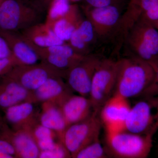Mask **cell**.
<instances>
[{"label":"cell","instance_id":"cell-1","mask_svg":"<svg viewBox=\"0 0 158 158\" xmlns=\"http://www.w3.org/2000/svg\"><path fill=\"white\" fill-rule=\"evenodd\" d=\"M114 94L127 99L140 97L154 77V69L148 62L134 56L118 60Z\"/></svg>","mask_w":158,"mask_h":158},{"label":"cell","instance_id":"cell-2","mask_svg":"<svg viewBox=\"0 0 158 158\" xmlns=\"http://www.w3.org/2000/svg\"><path fill=\"white\" fill-rule=\"evenodd\" d=\"M155 134H136L125 131L106 136V147L110 157L147 158L152 147Z\"/></svg>","mask_w":158,"mask_h":158},{"label":"cell","instance_id":"cell-3","mask_svg":"<svg viewBox=\"0 0 158 158\" xmlns=\"http://www.w3.org/2000/svg\"><path fill=\"white\" fill-rule=\"evenodd\" d=\"M42 11L24 0H5L0 6V29L22 31L40 23Z\"/></svg>","mask_w":158,"mask_h":158},{"label":"cell","instance_id":"cell-4","mask_svg":"<svg viewBox=\"0 0 158 158\" xmlns=\"http://www.w3.org/2000/svg\"><path fill=\"white\" fill-rule=\"evenodd\" d=\"M118 60L102 59L92 79L89 98L94 112L100 111L114 94L118 73Z\"/></svg>","mask_w":158,"mask_h":158},{"label":"cell","instance_id":"cell-5","mask_svg":"<svg viewBox=\"0 0 158 158\" xmlns=\"http://www.w3.org/2000/svg\"><path fill=\"white\" fill-rule=\"evenodd\" d=\"M125 40L136 56L152 65L158 62V30L152 24L139 20Z\"/></svg>","mask_w":158,"mask_h":158},{"label":"cell","instance_id":"cell-6","mask_svg":"<svg viewBox=\"0 0 158 158\" xmlns=\"http://www.w3.org/2000/svg\"><path fill=\"white\" fill-rule=\"evenodd\" d=\"M98 115L93 112L88 118L70 125L65 130L61 141L71 158L85 146L99 139L102 125Z\"/></svg>","mask_w":158,"mask_h":158},{"label":"cell","instance_id":"cell-7","mask_svg":"<svg viewBox=\"0 0 158 158\" xmlns=\"http://www.w3.org/2000/svg\"><path fill=\"white\" fill-rule=\"evenodd\" d=\"M158 130V96L141 97L131 107L126 131L136 134L155 133Z\"/></svg>","mask_w":158,"mask_h":158},{"label":"cell","instance_id":"cell-8","mask_svg":"<svg viewBox=\"0 0 158 158\" xmlns=\"http://www.w3.org/2000/svg\"><path fill=\"white\" fill-rule=\"evenodd\" d=\"M65 71L58 69L41 61L40 63L32 65H16L4 76L32 92L50 78L60 77L65 79Z\"/></svg>","mask_w":158,"mask_h":158},{"label":"cell","instance_id":"cell-9","mask_svg":"<svg viewBox=\"0 0 158 158\" xmlns=\"http://www.w3.org/2000/svg\"><path fill=\"white\" fill-rule=\"evenodd\" d=\"M131 107L128 99L116 94L106 102L99 113L106 130V136L126 131V123Z\"/></svg>","mask_w":158,"mask_h":158},{"label":"cell","instance_id":"cell-10","mask_svg":"<svg viewBox=\"0 0 158 158\" xmlns=\"http://www.w3.org/2000/svg\"><path fill=\"white\" fill-rule=\"evenodd\" d=\"M102 58L88 55L75 65L66 71L65 79L73 91L89 97L92 79Z\"/></svg>","mask_w":158,"mask_h":158},{"label":"cell","instance_id":"cell-11","mask_svg":"<svg viewBox=\"0 0 158 158\" xmlns=\"http://www.w3.org/2000/svg\"><path fill=\"white\" fill-rule=\"evenodd\" d=\"M83 10L97 36L100 37H107L115 31L121 16L120 11L115 5L102 7L88 5L83 8Z\"/></svg>","mask_w":158,"mask_h":158},{"label":"cell","instance_id":"cell-12","mask_svg":"<svg viewBox=\"0 0 158 158\" xmlns=\"http://www.w3.org/2000/svg\"><path fill=\"white\" fill-rule=\"evenodd\" d=\"M62 77L50 78L37 89L32 92L31 101L34 103L51 102L61 104L71 94L73 91Z\"/></svg>","mask_w":158,"mask_h":158},{"label":"cell","instance_id":"cell-13","mask_svg":"<svg viewBox=\"0 0 158 158\" xmlns=\"http://www.w3.org/2000/svg\"><path fill=\"white\" fill-rule=\"evenodd\" d=\"M36 103L30 101L20 103L4 110L6 121L12 130H29L38 122Z\"/></svg>","mask_w":158,"mask_h":158},{"label":"cell","instance_id":"cell-14","mask_svg":"<svg viewBox=\"0 0 158 158\" xmlns=\"http://www.w3.org/2000/svg\"><path fill=\"white\" fill-rule=\"evenodd\" d=\"M11 142L16 151V157L39 158L40 151L29 130L14 131L6 127L0 135Z\"/></svg>","mask_w":158,"mask_h":158},{"label":"cell","instance_id":"cell-15","mask_svg":"<svg viewBox=\"0 0 158 158\" xmlns=\"http://www.w3.org/2000/svg\"><path fill=\"white\" fill-rule=\"evenodd\" d=\"M69 126L85 120L93 113L89 97L71 94L59 105Z\"/></svg>","mask_w":158,"mask_h":158},{"label":"cell","instance_id":"cell-16","mask_svg":"<svg viewBox=\"0 0 158 158\" xmlns=\"http://www.w3.org/2000/svg\"><path fill=\"white\" fill-rule=\"evenodd\" d=\"M0 81V109L3 111L26 101L31 102L32 92L5 76Z\"/></svg>","mask_w":158,"mask_h":158},{"label":"cell","instance_id":"cell-17","mask_svg":"<svg viewBox=\"0 0 158 158\" xmlns=\"http://www.w3.org/2000/svg\"><path fill=\"white\" fill-rule=\"evenodd\" d=\"M16 31L0 29V35L8 44L11 52L22 65H32L37 63L39 57L27 43L21 34Z\"/></svg>","mask_w":158,"mask_h":158},{"label":"cell","instance_id":"cell-18","mask_svg":"<svg viewBox=\"0 0 158 158\" xmlns=\"http://www.w3.org/2000/svg\"><path fill=\"white\" fill-rule=\"evenodd\" d=\"M41 104V111L38 114L39 123L55 132L61 141L69 126L61 108L56 104L51 102Z\"/></svg>","mask_w":158,"mask_h":158},{"label":"cell","instance_id":"cell-19","mask_svg":"<svg viewBox=\"0 0 158 158\" xmlns=\"http://www.w3.org/2000/svg\"><path fill=\"white\" fill-rule=\"evenodd\" d=\"M25 39L34 45L40 47H48L65 43L57 37L48 26L38 23L21 31Z\"/></svg>","mask_w":158,"mask_h":158},{"label":"cell","instance_id":"cell-20","mask_svg":"<svg viewBox=\"0 0 158 158\" xmlns=\"http://www.w3.org/2000/svg\"><path fill=\"white\" fill-rule=\"evenodd\" d=\"M96 36L93 26L86 19L82 21L74 31L68 44L77 53L87 56L89 55L90 46Z\"/></svg>","mask_w":158,"mask_h":158},{"label":"cell","instance_id":"cell-21","mask_svg":"<svg viewBox=\"0 0 158 158\" xmlns=\"http://www.w3.org/2000/svg\"><path fill=\"white\" fill-rule=\"evenodd\" d=\"M83 20L77 6L72 5L67 14L54 23L51 29L61 40L68 42L73 33Z\"/></svg>","mask_w":158,"mask_h":158},{"label":"cell","instance_id":"cell-22","mask_svg":"<svg viewBox=\"0 0 158 158\" xmlns=\"http://www.w3.org/2000/svg\"><path fill=\"white\" fill-rule=\"evenodd\" d=\"M71 6L70 0H53L48 9L46 24L51 28L54 23L67 14Z\"/></svg>","mask_w":158,"mask_h":158},{"label":"cell","instance_id":"cell-23","mask_svg":"<svg viewBox=\"0 0 158 158\" xmlns=\"http://www.w3.org/2000/svg\"><path fill=\"white\" fill-rule=\"evenodd\" d=\"M110 158L106 147L102 145L99 139L85 146L77 153L74 158Z\"/></svg>","mask_w":158,"mask_h":158},{"label":"cell","instance_id":"cell-24","mask_svg":"<svg viewBox=\"0 0 158 158\" xmlns=\"http://www.w3.org/2000/svg\"><path fill=\"white\" fill-rule=\"evenodd\" d=\"M35 141L49 138H58L57 134L53 131L39 123V121L29 130ZM59 140V139H58Z\"/></svg>","mask_w":158,"mask_h":158},{"label":"cell","instance_id":"cell-25","mask_svg":"<svg viewBox=\"0 0 158 158\" xmlns=\"http://www.w3.org/2000/svg\"><path fill=\"white\" fill-rule=\"evenodd\" d=\"M71 158L70 154L64 144L60 142L58 146L49 150L40 151L39 158Z\"/></svg>","mask_w":158,"mask_h":158},{"label":"cell","instance_id":"cell-26","mask_svg":"<svg viewBox=\"0 0 158 158\" xmlns=\"http://www.w3.org/2000/svg\"><path fill=\"white\" fill-rule=\"evenodd\" d=\"M22 65L14 55L8 58L0 59V78L7 74L12 68Z\"/></svg>","mask_w":158,"mask_h":158},{"label":"cell","instance_id":"cell-27","mask_svg":"<svg viewBox=\"0 0 158 158\" xmlns=\"http://www.w3.org/2000/svg\"><path fill=\"white\" fill-rule=\"evenodd\" d=\"M16 158L14 146L8 140L0 138V158Z\"/></svg>","mask_w":158,"mask_h":158},{"label":"cell","instance_id":"cell-28","mask_svg":"<svg viewBox=\"0 0 158 158\" xmlns=\"http://www.w3.org/2000/svg\"><path fill=\"white\" fill-rule=\"evenodd\" d=\"M154 69L153 80L148 88L141 94V97L158 96V62L152 65Z\"/></svg>","mask_w":158,"mask_h":158},{"label":"cell","instance_id":"cell-29","mask_svg":"<svg viewBox=\"0 0 158 158\" xmlns=\"http://www.w3.org/2000/svg\"><path fill=\"white\" fill-rule=\"evenodd\" d=\"M140 19L150 23L158 20V4L147 11H145L142 15Z\"/></svg>","mask_w":158,"mask_h":158},{"label":"cell","instance_id":"cell-30","mask_svg":"<svg viewBox=\"0 0 158 158\" xmlns=\"http://www.w3.org/2000/svg\"><path fill=\"white\" fill-rule=\"evenodd\" d=\"M13 55L6 40L0 35V59L8 58Z\"/></svg>","mask_w":158,"mask_h":158},{"label":"cell","instance_id":"cell-31","mask_svg":"<svg viewBox=\"0 0 158 158\" xmlns=\"http://www.w3.org/2000/svg\"><path fill=\"white\" fill-rule=\"evenodd\" d=\"M88 6L93 7H102L115 5L117 0H85Z\"/></svg>","mask_w":158,"mask_h":158},{"label":"cell","instance_id":"cell-32","mask_svg":"<svg viewBox=\"0 0 158 158\" xmlns=\"http://www.w3.org/2000/svg\"><path fill=\"white\" fill-rule=\"evenodd\" d=\"M53 0H32V2L41 11L48 10Z\"/></svg>","mask_w":158,"mask_h":158},{"label":"cell","instance_id":"cell-33","mask_svg":"<svg viewBox=\"0 0 158 158\" xmlns=\"http://www.w3.org/2000/svg\"><path fill=\"white\" fill-rule=\"evenodd\" d=\"M6 124H3V123L0 121V135H1L2 132L3 130L6 127Z\"/></svg>","mask_w":158,"mask_h":158},{"label":"cell","instance_id":"cell-34","mask_svg":"<svg viewBox=\"0 0 158 158\" xmlns=\"http://www.w3.org/2000/svg\"><path fill=\"white\" fill-rule=\"evenodd\" d=\"M151 24H152V25L157 29V30H158V20L155 22L152 23Z\"/></svg>","mask_w":158,"mask_h":158},{"label":"cell","instance_id":"cell-35","mask_svg":"<svg viewBox=\"0 0 158 158\" xmlns=\"http://www.w3.org/2000/svg\"><path fill=\"white\" fill-rule=\"evenodd\" d=\"M5 1V0H0V6H1V5L2 4L3 2H4Z\"/></svg>","mask_w":158,"mask_h":158},{"label":"cell","instance_id":"cell-36","mask_svg":"<svg viewBox=\"0 0 158 158\" xmlns=\"http://www.w3.org/2000/svg\"><path fill=\"white\" fill-rule=\"evenodd\" d=\"M70 1L73 2H79V1H81V0H70Z\"/></svg>","mask_w":158,"mask_h":158}]
</instances>
